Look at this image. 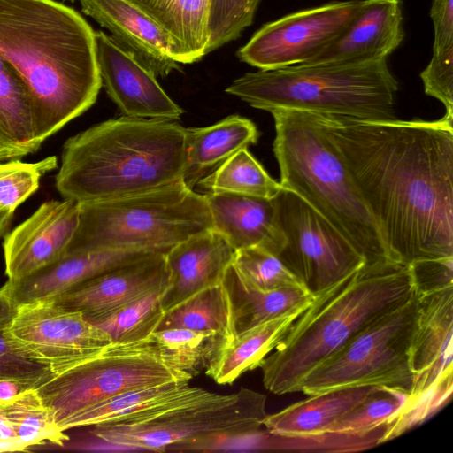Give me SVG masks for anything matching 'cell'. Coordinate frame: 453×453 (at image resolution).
I'll use <instances>...</instances> for the list:
<instances>
[{"label": "cell", "mask_w": 453, "mask_h": 453, "mask_svg": "<svg viewBox=\"0 0 453 453\" xmlns=\"http://www.w3.org/2000/svg\"><path fill=\"white\" fill-rule=\"evenodd\" d=\"M228 326V305L220 282L195 293L165 311L156 331L169 328L211 330L224 333L229 340Z\"/></svg>", "instance_id": "cell-33"}, {"label": "cell", "mask_w": 453, "mask_h": 453, "mask_svg": "<svg viewBox=\"0 0 453 453\" xmlns=\"http://www.w3.org/2000/svg\"><path fill=\"white\" fill-rule=\"evenodd\" d=\"M408 394L395 388L380 387L335 421L326 432L363 434L386 424L403 406Z\"/></svg>", "instance_id": "cell-36"}, {"label": "cell", "mask_w": 453, "mask_h": 453, "mask_svg": "<svg viewBox=\"0 0 453 453\" xmlns=\"http://www.w3.org/2000/svg\"><path fill=\"white\" fill-rule=\"evenodd\" d=\"M190 380L165 365L147 338L111 342L96 357L54 374L35 389L59 426L119 393Z\"/></svg>", "instance_id": "cell-10"}, {"label": "cell", "mask_w": 453, "mask_h": 453, "mask_svg": "<svg viewBox=\"0 0 453 453\" xmlns=\"http://www.w3.org/2000/svg\"><path fill=\"white\" fill-rule=\"evenodd\" d=\"M386 424L363 434L320 433L285 435L259 430L250 436V450L293 452H357L382 443Z\"/></svg>", "instance_id": "cell-31"}, {"label": "cell", "mask_w": 453, "mask_h": 453, "mask_svg": "<svg viewBox=\"0 0 453 453\" xmlns=\"http://www.w3.org/2000/svg\"><path fill=\"white\" fill-rule=\"evenodd\" d=\"M79 208L78 226L65 254L166 253L191 236L213 229L205 196L183 181L126 197L79 203Z\"/></svg>", "instance_id": "cell-8"}, {"label": "cell", "mask_w": 453, "mask_h": 453, "mask_svg": "<svg viewBox=\"0 0 453 453\" xmlns=\"http://www.w3.org/2000/svg\"><path fill=\"white\" fill-rule=\"evenodd\" d=\"M380 388H346L309 395L276 413L267 414L263 426L271 433L285 435L325 433L335 421Z\"/></svg>", "instance_id": "cell-27"}, {"label": "cell", "mask_w": 453, "mask_h": 453, "mask_svg": "<svg viewBox=\"0 0 453 453\" xmlns=\"http://www.w3.org/2000/svg\"><path fill=\"white\" fill-rule=\"evenodd\" d=\"M16 304L12 299L8 289L4 285L0 288V329L10 326L16 313Z\"/></svg>", "instance_id": "cell-45"}, {"label": "cell", "mask_w": 453, "mask_h": 453, "mask_svg": "<svg viewBox=\"0 0 453 453\" xmlns=\"http://www.w3.org/2000/svg\"><path fill=\"white\" fill-rule=\"evenodd\" d=\"M162 291H153L91 323L106 332L112 342L145 340L157 330L164 315Z\"/></svg>", "instance_id": "cell-34"}, {"label": "cell", "mask_w": 453, "mask_h": 453, "mask_svg": "<svg viewBox=\"0 0 453 453\" xmlns=\"http://www.w3.org/2000/svg\"><path fill=\"white\" fill-rule=\"evenodd\" d=\"M205 193H231L267 199L275 198L282 190L261 164L242 149L224 160L197 184Z\"/></svg>", "instance_id": "cell-30"}, {"label": "cell", "mask_w": 453, "mask_h": 453, "mask_svg": "<svg viewBox=\"0 0 453 453\" xmlns=\"http://www.w3.org/2000/svg\"><path fill=\"white\" fill-rule=\"evenodd\" d=\"M69 1H72V2H73L74 0H69Z\"/></svg>", "instance_id": "cell-50"}, {"label": "cell", "mask_w": 453, "mask_h": 453, "mask_svg": "<svg viewBox=\"0 0 453 453\" xmlns=\"http://www.w3.org/2000/svg\"><path fill=\"white\" fill-rule=\"evenodd\" d=\"M429 14L434 35L433 51L453 48V0H432Z\"/></svg>", "instance_id": "cell-43"}, {"label": "cell", "mask_w": 453, "mask_h": 453, "mask_svg": "<svg viewBox=\"0 0 453 453\" xmlns=\"http://www.w3.org/2000/svg\"><path fill=\"white\" fill-rule=\"evenodd\" d=\"M397 90L387 58L259 70L226 88L251 107L269 112L294 110L371 121L396 119Z\"/></svg>", "instance_id": "cell-6"}, {"label": "cell", "mask_w": 453, "mask_h": 453, "mask_svg": "<svg viewBox=\"0 0 453 453\" xmlns=\"http://www.w3.org/2000/svg\"><path fill=\"white\" fill-rule=\"evenodd\" d=\"M57 165L55 157L35 163L12 159L0 164V219L12 218L15 210L38 189L41 178Z\"/></svg>", "instance_id": "cell-37"}, {"label": "cell", "mask_w": 453, "mask_h": 453, "mask_svg": "<svg viewBox=\"0 0 453 453\" xmlns=\"http://www.w3.org/2000/svg\"><path fill=\"white\" fill-rule=\"evenodd\" d=\"M265 408L266 396L250 388L219 395L187 383L147 407L92 426L89 432L116 447L179 451L203 439L255 434L262 429Z\"/></svg>", "instance_id": "cell-7"}, {"label": "cell", "mask_w": 453, "mask_h": 453, "mask_svg": "<svg viewBox=\"0 0 453 453\" xmlns=\"http://www.w3.org/2000/svg\"><path fill=\"white\" fill-rule=\"evenodd\" d=\"M167 281L165 253L150 252L87 280L51 299L60 307L81 312L93 322L153 291Z\"/></svg>", "instance_id": "cell-17"}, {"label": "cell", "mask_w": 453, "mask_h": 453, "mask_svg": "<svg viewBox=\"0 0 453 453\" xmlns=\"http://www.w3.org/2000/svg\"><path fill=\"white\" fill-rule=\"evenodd\" d=\"M310 303L296 306L228 340L211 360L205 374L217 384L227 385L242 373L257 368Z\"/></svg>", "instance_id": "cell-26"}, {"label": "cell", "mask_w": 453, "mask_h": 453, "mask_svg": "<svg viewBox=\"0 0 453 453\" xmlns=\"http://www.w3.org/2000/svg\"><path fill=\"white\" fill-rule=\"evenodd\" d=\"M79 203L69 198L43 203L28 219L4 235L8 281L21 280L61 258L79 223Z\"/></svg>", "instance_id": "cell-15"}, {"label": "cell", "mask_w": 453, "mask_h": 453, "mask_svg": "<svg viewBox=\"0 0 453 453\" xmlns=\"http://www.w3.org/2000/svg\"><path fill=\"white\" fill-rule=\"evenodd\" d=\"M364 4L334 1L288 13L261 27L237 57L259 70L303 64L341 35Z\"/></svg>", "instance_id": "cell-12"}, {"label": "cell", "mask_w": 453, "mask_h": 453, "mask_svg": "<svg viewBox=\"0 0 453 453\" xmlns=\"http://www.w3.org/2000/svg\"><path fill=\"white\" fill-rule=\"evenodd\" d=\"M400 0H365L347 28L303 64L387 58L404 39Z\"/></svg>", "instance_id": "cell-18"}, {"label": "cell", "mask_w": 453, "mask_h": 453, "mask_svg": "<svg viewBox=\"0 0 453 453\" xmlns=\"http://www.w3.org/2000/svg\"><path fill=\"white\" fill-rule=\"evenodd\" d=\"M409 266L418 294L453 286V257L419 259Z\"/></svg>", "instance_id": "cell-42"}, {"label": "cell", "mask_w": 453, "mask_h": 453, "mask_svg": "<svg viewBox=\"0 0 453 453\" xmlns=\"http://www.w3.org/2000/svg\"><path fill=\"white\" fill-rule=\"evenodd\" d=\"M53 375L47 365L12 336L9 327L0 329V378L23 380L36 388Z\"/></svg>", "instance_id": "cell-39"}, {"label": "cell", "mask_w": 453, "mask_h": 453, "mask_svg": "<svg viewBox=\"0 0 453 453\" xmlns=\"http://www.w3.org/2000/svg\"><path fill=\"white\" fill-rule=\"evenodd\" d=\"M452 335L453 286L418 294V316L409 351L412 386L402 408L426 400H450Z\"/></svg>", "instance_id": "cell-14"}, {"label": "cell", "mask_w": 453, "mask_h": 453, "mask_svg": "<svg viewBox=\"0 0 453 453\" xmlns=\"http://www.w3.org/2000/svg\"><path fill=\"white\" fill-rule=\"evenodd\" d=\"M9 331L54 374L96 357L112 342L81 312L51 300L17 306Z\"/></svg>", "instance_id": "cell-13"}, {"label": "cell", "mask_w": 453, "mask_h": 453, "mask_svg": "<svg viewBox=\"0 0 453 453\" xmlns=\"http://www.w3.org/2000/svg\"><path fill=\"white\" fill-rule=\"evenodd\" d=\"M0 411L12 426L18 439L27 448L45 443L63 446L69 440L55 422L35 388L0 403Z\"/></svg>", "instance_id": "cell-32"}, {"label": "cell", "mask_w": 453, "mask_h": 453, "mask_svg": "<svg viewBox=\"0 0 453 453\" xmlns=\"http://www.w3.org/2000/svg\"><path fill=\"white\" fill-rule=\"evenodd\" d=\"M27 448L17 441H0V452L5 451H22Z\"/></svg>", "instance_id": "cell-47"}, {"label": "cell", "mask_w": 453, "mask_h": 453, "mask_svg": "<svg viewBox=\"0 0 453 453\" xmlns=\"http://www.w3.org/2000/svg\"><path fill=\"white\" fill-rule=\"evenodd\" d=\"M35 388L32 384L10 378H0V403L9 401L23 391Z\"/></svg>", "instance_id": "cell-44"}, {"label": "cell", "mask_w": 453, "mask_h": 453, "mask_svg": "<svg viewBox=\"0 0 453 453\" xmlns=\"http://www.w3.org/2000/svg\"><path fill=\"white\" fill-rule=\"evenodd\" d=\"M186 128L177 120L121 117L64 144L56 188L63 198L99 202L183 181Z\"/></svg>", "instance_id": "cell-3"}, {"label": "cell", "mask_w": 453, "mask_h": 453, "mask_svg": "<svg viewBox=\"0 0 453 453\" xmlns=\"http://www.w3.org/2000/svg\"><path fill=\"white\" fill-rule=\"evenodd\" d=\"M148 341L165 365L192 379L206 370L228 338L218 331L169 328L153 332Z\"/></svg>", "instance_id": "cell-29"}, {"label": "cell", "mask_w": 453, "mask_h": 453, "mask_svg": "<svg viewBox=\"0 0 453 453\" xmlns=\"http://www.w3.org/2000/svg\"><path fill=\"white\" fill-rule=\"evenodd\" d=\"M232 263L247 280L261 289L306 288L276 255L264 249L236 250Z\"/></svg>", "instance_id": "cell-38"}, {"label": "cell", "mask_w": 453, "mask_h": 453, "mask_svg": "<svg viewBox=\"0 0 453 453\" xmlns=\"http://www.w3.org/2000/svg\"><path fill=\"white\" fill-rule=\"evenodd\" d=\"M40 146L27 87L0 56V160L18 159L35 152Z\"/></svg>", "instance_id": "cell-28"}, {"label": "cell", "mask_w": 453, "mask_h": 453, "mask_svg": "<svg viewBox=\"0 0 453 453\" xmlns=\"http://www.w3.org/2000/svg\"><path fill=\"white\" fill-rule=\"evenodd\" d=\"M255 12L251 0H212L208 53L238 38L251 25Z\"/></svg>", "instance_id": "cell-40"}, {"label": "cell", "mask_w": 453, "mask_h": 453, "mask_svg": "<svg viewBox=\"0 0 453 453\" xmlns=\"http://www.w3.org/2000/svg\"><path fill=\"white\" fill-rule=\"evenodd\" d=\"M258 135L255 124L238 115L209 127L186 128L184 184L193 189L209 170L238 150L255 144Z\"/></svg>", "instance_id": "cell-25"}, {"label": "cell", "mask_w": 453, "mask_h": 453, "mask_svg": "<svg viewBox=\"0 0 453 453\" xmlns=\"http://www.w3.org/2000/svg\"><path fill=\"white\" fill-rule=\"evenodd\" d=\"M83 12L107 28L112 38L156 77L180 70L162 28L127 0H79Z\"/></svg>", "instance_id": "cell-20"}, {"label": "cell", "mask_w": 453, "mask_h": 453, "mask_svg": "<svg viewBox=\"0 0 453 453\" xmlns=\"http://www.w3.org/2000/svg\"><path fill=\"white\" fill-rule=\"evenodd\" d=\"M12 218H1L0 219V237L4 236L11 224Z\"/></svg>", "instance_id": "cell-48"}, {"label": "cell", "mask_w": 453, "mask_h": 453, "mask_svg": "<svg viewBox=\"0 0 453 453\" xmlns=\"http://www.w3.org/2000/svg\"><path fill=\"white\" fill-rule=\"evenodd\" d=\"M95 42L102 86L124 117L180 119L182 108L132 54L102 31L95 32Z\"/></svg>", "instance_id": "cell-16"}, {"label": "cell", "mask_w": 453, "mask_h": 453, "mask_svg": "<svg viewBox=\"0 0 453 453\" xmlns=\"http://www.w3.org/2000/svg\"><path fill=\"white\" fill-rule=\"evenodd\" d=\"M270 113L275 127L273 153L283 188L325 218L365 263L391 260L374 219L313 114L294 110Z\"/></svg>", "instance_id": "cell-5"}, {"label": "cell", "mask_w": 453, "mask_h": 453, "mask_svg": "<svg viewBox=\"0 0 453 453\" xmlns=\"http://www.w3.org/2000/svg\"><path fill=\"white\" fill-rule=\"evenodd\" d=\"M213 229L223 235L234 250L257 247L276 256L285 244L275 198L231 194L205 193Z\"/></svg>", "instance_id": "cell-21"}, {"label": "cell", "mask_w": 453, "mask_h": 453, "mask_svg": "<svg viewBox=\"0 0 453 453\" xmlns=\"http://www.w3.org/2000/svg\"><path fill=\"white\" fill-rule=\"evenodd\" d=\"M221 285L228 305L229 340L314 298L306 288L261 289L247 280L232 262L222 276Z\"/></svg>", "instance_id": "cell-24"}, {"label": "cell", "mask_w": 453, "mask_h": 453, "mask_svg": "<svg viewBox=\"0 0 453 453\" xmlns=\"http://www.w3.org/2000/svg\"><path fill=\"white\" fill-rule=\"evenodd\" d=\"M0 441H17V442L22 443L18 439L16 433L14 432L12 426L10 425V423L4 418V416L1 413V411H0Z\"/></svg>", "instance_id": "cell-46"}, {"label": "cell", "mask_w": 453, "mask_h": 453, "mask_svg": "<svg viewBox=\"0 0 453 453\" xmlns=\"http://www.w3.org/2000/svg\"><path fill=\"white\" fill-rule=\"evenodd\" d=\"M420 78L426 95L445 107V116L453 118V48L433 51Z\"/></svg>", "instance_id": "cell-41"}, {"label": "cell", "mask_w": 453, "mask_h": 453, "mask_svg": "<svg viewBox=\"0 0 453 453\" xmlns=\"http://www.w3.org/2000/svg\"><path fill=\"white\" fill-rule=\"evenodd\" d=\"M147 253L136 250H104L69 253L54 263L4 286L16 306L51 300L98 274L134 261Z\"/></svg>", "instance_id": "cell-22"}, {"label": "cell", "mask_w": 453, "mask_h": 453, "mask_svg": "<svg viewBox=\"0 0 453 453\" xmlns=\"http://www.w3.org/2000/svg\"><path fill=\"white\" fill-rule=\"evenodd\" d=\"M392 261L453 257V118L371 121L311 112Z\"/></svg>", "instance_id": "cell-1"}, {"label": "cell", "mask_w": 453, "mask_h": 453, "mask_svg": "<svg viewBox=\"0 0 453 453\" xmlns=\"http://www.w3.org/2000/svg\"><path fill=\"white\" fill-rule=\"evenodd\" d=\"M188 381H171L109 397L62 422V431L106 423L147 407L180 389Z\"/></svg>", "instance_id": "cell-35"}, {"label": "cell", "mask_w": 453, "mask_h": 453, "mask_svg": "<svg viewBox=\"0 0 453 453\" xmlns=\"http://www.w3.org/2000/svg\"><path fill=\"white\" fill-rule=\"evenodd\" d=\"M418 309V294L378 317L340 349L312 369L301 382L307 395L363 386L410 393L409 351Z\"/></svg>", "instance_id": "cell-9"}, {"label": "cell", "mask_w": 453, "mask_h": 453, "mask_svg": "<svg viewBox=\"0 0 453 453\" xmlns=\"http://www.w3.org/2000/svg\"><path fill=\"white\" fill-rule=\"evenodd\" d=\"M275 202L285 237L277 257L313 295L365 265L352 244L297 195L283 188Z\"/></svg>", "instance_id": "cell-11"}, {"label": "cell", "mask_w": 453, "mask_h": 453, "mask_svg": "<svg viewBox=\"0 0 453 453\" xmlns=\"http://www.w3.org/2000/svg\"><path fill=\"white\" fill-rule=\"evenodd\" d=\"M415 291L409 265L384 260L363 266L314 295L259 364L265 388L299 392L304 377L372 320Z\"/></svg>", "instance_id": "cell-4"}, {"label": "cell", "mask_w": 453, "mask_h": 453, "mask_svg": "<svg viewBox=\"0 0 453 453\" xmlns=\"http://www.w3.org/2000/svg\"><path fill=\"white\" fill-rule=\"evenodd\" d=\"M165 33L179 64L199 61L208 53L212 0H127Z\"/></svg>", "instance_id": "cell-23"}, {"label": "cell", "mask_w": 453, "mask_h": 453, "mask_svg": "<svg viewBox=\"0 0 453 453\" xmlns=\"http://www.w3.org/2000/svg\"><path fill=\"white\" fill-rule=\"evenodd\" d=\"M0 56L27 87L41 144L89 109L102 87L94 30L53 0H0Z\"/></svg>", "instance_id": "cell-2"}, {"label": "cell", "mask_w": 453, "mask_h": 453, "mask_svg": "<svg viewBox=\"0 0 453 453\" xmlns=\"http://www.w3.org/2000/svg\"><path fill=\"white\" fill-rule=\"evenodd\" d=\"M234 248L214 229L191 236L165 253L167 281L161 294L166 311L195 293L221 282Z\"/></svg>", "instance_id": "cell-19"}, {"label": "cell", "mask_w": 453, "mask_h": 453, "mask_svg": "<svg viewBox=\"0 0 453 453\" xmlns=\"http://www.w3.org/2000/svg\"><path fill=\"white\" fill-rule=\"evenodd\" d=\"M261 0H251V5L254 10L257 9V6L259 5Z\"/></svg>", "instance_id": "cell-49"}]
</instances>
